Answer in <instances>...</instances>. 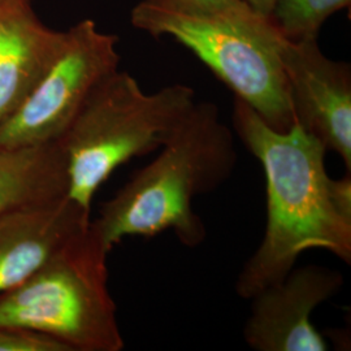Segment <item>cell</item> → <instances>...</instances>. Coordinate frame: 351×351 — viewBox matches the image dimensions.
Wrapping results in <instances>:
<instances>
[{"label": "cell", "instance_id": "cell-1", "mask_svg": "<svg viewBox=\"0 0 351 351\" xmlns=\"http://www.w3.org/2000/svg\"><path fill=\"white\" fill-rule=\"evenodd\" d=\"M233 130L261 162L267 186V226L259 247L236 281L241 298L281 281L303 252L326 250L351 263V178L335 180L326 149L298 124L285 132L268 125L234 97Z\"/></svg>", "mask_w": 351, "mask_h": 351}, {"label": "cell", "instance_id": "cell-2", "mask_svg": "<svg viewBox=\"0 0 351 351\" xmlns=\"http://www.w3.org/2000/svg\"><path fill=\"white\" fill-rule=\"evenodd\" d=\"M236 139L211 101H195L160 147L159 155L101 204L91 226L108 250L125 237H154L172 230L199 246L206 228L193 210L195 197L213 193L233 173Z\"/></svg>", "mask_w": 351, "mask_h": 351}, {"label": "cell", "instance_id": "cell-3", "mask_svg": "<svg viewBox=\"0 0 351 351\" xmlns=\"http://www.w3.org/2000/svg\"><path fill=\"white\" fill-rule=\"evenodd\" d=\"M194 103L195 93L188 85L147 94L128 72L108 75L58 141L66 164L68 197L90 211L94 195L113 172L160 149Z\"/></svg>", "mask_w": 351, "mask_h": 351}, {"label": "cell", "instance_id": "cell-4", "mask_svg": "<svg viewBox=\"0 0 351 351\" xmlns=\"http://www.w3.org/2000/svg\"><path fill=\"white\" fill-rule=\"evenodd\" d=\"M110 252L90 221L21 284L0 293V326L46 335L71 351L123 350Z\"/></svg>", "mask_w": 351, "mask_h": 351}, {"label": "cell", "instance_id": "cell-5", "mask_svg": "<svg viewBox=\"0 0 351 351\" xmlns=\"http://www.w3.org/2000/svg\"><path fill=\"white\" fill-rule=\"evenodd\" d=\"M130 21L152 37L173 38L185 46L271 128L285 132L294 124L280 60L285 38L264 36L181 0H141Z\"/></svg>", "mask_w": 351, "mask_h": 351}, {"label": "cell", "instance_id": "cell-6", "mask_svg": "<svg viewBox=\"0 0 351 351\" xmlns=\"http://www.w3.org/2000/svg\"><path fill=\"white\" fill-rule=\"evenodd\" d=\"M119 38L85 19L65 32L63 47L20 108L0 125V147L56 142L91 93L119 69Z\"/></svg>", "mask_w": 351, "mask_h": 351}, {"label": "cell", "instance_id": "cell-7", "mask_svg": "<svg viewBox=\"0 0 351 351\" xmlns=\"http://www.w3.org/2000/svg\"><path fill=\"white\" fill-rule=\"evenodd\" d=\"M280 60L294 123L336 152L350 173V65L326 58L317 37L284 39Z\"/></svg>", "mask_w": 351, "mask_h": 351}, {"label": "cell", "instance_id": "cell-8", "mask_svg": "<svg viewBox=\"0 0 351 351\" xmlns=\"http://www.w3.org/2000/svg\"><path fill=\"white\" fill-rule=\"evenodd\" d=\"M343 287L341 272L322 265L293 268L276 284L252 298L243 337L256 351H326L324 336L311 315Z\"/></svg>", "mask_w": 351, "mask_h": 351}, {"label": "cell", "instance_id": "cell-9", "mask_svg": "<svg viewBox=\"0 0 351 351\" xmlns=\"http://www.w3.org/2000/svg\"><path fill=\"white\" fill-rule=\"evenodd\" d=\"M90 221V211L68 195L1 216L0 293L21 284Z\"/></svg>", "mask_w": 351, "mask_h": 351}, {"label": "cell", "instance_id": "cell-10", "mask_svg": "<svg viewBox=\"0 0 351 351\" xmlns=\"http://www.w3.org/2000/svg\"><path fill=\"white\" fill-rule=\"evenodd\" d=\"M64 39L38 19L32 0H0V125L50 69Z\"/></svg>", "mask_w": 351, "mask_h": 351}, {"label": "cell", "instance_id": "cell-11", "mask_svg": "<svg viewBox=\"0 0 351 351\" xmlns=\"http://www.w3.org/2000/svg\"><path fill=\"white\" fill-rule=\"evenodd\" d=\"M68 195L60 143L0 147V217Z\"/></svg>", "mask_w": 351, "mask_h": 351}, {"label": "cell", "instance_id": "cell-12", "mask_svg": "<svg viewBox=\"0 0 351 351\" xmlns=\"http://www.w3.org/2000/svg\"><path fill=\"white\" fill-rule=\"evenodd\" d=\"M351 0H278L269 21L289 40L317 37L320 27Z\"/></svg>", "mask_w": 351, "mask_h": 351}, {"label": "cell", "instance_id": "cell-13", "mask_svg": "<svg viewBox=\"0 0 351 351\" xmlns=\"http://www.w3.org/2000/svg\"><path fill=\"white\" fill-rule=\"evenodd\" d=\"M181 1L208 12L217 13V14L229 17L241 25L247 26L264 36H271V37L281 36L269 20L254 12L245 0H181Z\"/></svg>", "mask_w": 351, "mask_h": 351}, {"label": "cell", "instance_id": "cell-14", "mask_svg": "<svg viewBox=\"0 0 351 351\" xmlns=\"http://www.w3.org/2000/svg\"><path fill=\"white\" fill-rule=\"evenodd\" d=\"M0 351H71L46 335L20 328L0 326Z\"/></svg>", "mask_w": 351, "mask_h": 351}, {"label": "cell", "instance_id": "cell-15", "mask_svg": "<svg viewBox=\"0 0 351 351\" xmlns=\"http://www.w3.org/2000/svg\"><path fill=\"white\" fill-rule=\"evenodd\" d=\"M247 3V5L255 13H258L259 16H262L264 19L269 20L271 13L274 11L275 5H276L278 0H245Z\"/></svg>", "mask_w": 351, "mask_h": 351}]
</instances>
